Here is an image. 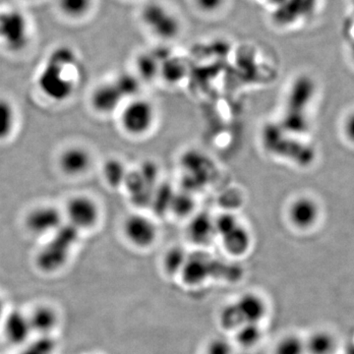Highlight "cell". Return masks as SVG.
Masks as SVG:
<instances>
[{"label":"cell","mask_w":354,"mask_h":354,"mask_svg":"<svg viewBox=\"0 0 354 354\" xmlns=\"http://www.w3.org/2000/svg\"><path fill=\"white\" fill-rule=\"evenodd\" d=\"M100 208L92 198L79 195L71 198L66 206V216L68 223L76 230H90L100 220Z\"/></svg>","instance_id":"obj_8"},{"label":"cell","mask_w":354,"mask_h":354,"mask_svg":"<svg viewBox=\"0 0 354 354\" xmlns=\"http://www.w3.org/2000/svg\"><path fill=\"white\" fill-rule=\"evenodd\" d=\"M30 41V25L19 10L9 9L0 12V43L12 53H20Z\"/></svg>","instance_id":"obj_4"},{"label":"cell","mask_w":354,"mask_h":354,"mask_svg":"<svg viewBox=\"0 0 354 354\" xmlns=\"http://www.w3.org/2000/svg\"><path fill=\"white\" fill-rule=\"evenodd\" d=\"M79 232L69 223L55 232L37 256L39 269L44 272H55L62 269L68 262L72 249L78 241Z\"/></svg>","instance_id":"obj_2"},{"label":"cell","mask_w":354,"mask_h":354,"mask_svg":"<svg viewBox=\"0 0 354 354\" xmlns=\"http://www.w3.org/2000/svg\"><path fill=\"white\" fill-rule=\"evenodd\" d=\"M200 10L205 13H215L220 10L225 0H194Z\"/></svg>","instance_id":"obj_28"},{"label":"cell","mask_w":354,"mask_h":354,"mask_svg":"<svg viewBox=\"0 0 354 354\" xmlns=\"http://www.w3.org/2000/svg\"><path fill=\"white\" fill-rule=\"evenodd\" d=\"M216 234L223 239L227 253L241 256L250 248L251 236L245 227L232 216H223L215 221Z\"/></svg>","instance_id":"obj_7"},{"label":"cell","mask_w":354,"mask_h":354,"mask_svg":"<svg viewBox=\"0 0 354 354\" xmlns=\"http://www.w3.org/2000/svg\"><path fill=\"white\" fill-rule=\"evenodd\" d=\"M29 315L32 333L38 335H48L58 325V314L50 305H39Z\"/></svg>","instance_id":"obj_16"},{"label":"cell","mask_w":354,"mask_h":354,"mask_svg":"<svg viewBox=\"0 0 354 354\" xmlns=\"http://www.w3.org/2000/svg\"><path fill=\"white\" fill-rule=\"evenodd\" d=\"M94 0H57V6L60 12L66 17L82 18L92 9Z\"/></svg>","instance_id":"obj_23"},{"label":"cell","mask_w":354,"mask_h":354,"mask_svg":"<svg viewBox=\"0 0 354 354\" xmlns=\"http://www.w3.org/2000/svg\"><path fill=\"white\" fill-rule=\"evenodd\" d=\"M317 0H283L272 8V18L277 24L288 26L309 16L316 7Z\"/></svg>","instance_id":"obj_12"},{"label":"cell","mask_w":354,"mask_h":354,"mask_svg":"<svg viewBox=\"0 0 354 354\" xmlns=\"http://www.w3.org/2000/svg\"><path fill=\"white\" fill-rule=\"evenodd\" d=\"M141 16L144 24L160 38H176L180 32V22L176 14L158 2L146 4L142 9Z\"/></svg>","instance_id":"obj_5"},{"label":"cell","mask_w":354,"mask_h":354,"mask_svg":"<svg viewBox=\"0 0 354 354\" xmlns=\"http://www.w3.org/2000/svg\"><path fill=\"white\" fill-rule=\"evenodd\" d=\"M232 304L242 325L246 323L261 324L268 313L267 302L257 293L242 295Z\"/></svg>","instance_id":"obj_13"},{"label":"cell","mask_w":354,"mask_h":354,"mask_svg":"<svg viewBox=\"0 0 354 354\" xmlns=\"http://www.w3.org/2000/svg\"><path fill=\"white\" fill-rule=\"evenodd\" d=\"M215 221L209 220L207 216H198L192 221L188 227V236L197 244H208L215 237Z\"/></svg>","instance_id":"obj_18"},{"label":"cell","mask_w":354,"mask_h":354,"mask_svg":"<svg viewBox=\"0 0 354 354\" xmlns=\"http://www.w3.org/2000/svg\"><path fill=\"white\" fill-rule=\"evenodd\" d=\"M337 346V339L329 330H315L305 339L306 354H334Z\"/></svg>","instance_id":"obj_17"},{"label":"cell","mask_w":354,"mask_h":354,"mask_svg":"<svg viewBox=\"0 0 354 354\" xmlns=\"http://www.w3.org/2000/svg\"><path fill=\"white\" fill-rule=\"evenodd\" d=\"M274 354H306L305 339L295 334L286 335L274 346Z\"/></svg>","instance_id":"obj_25"},{"label":"cell","mask_w":354,"mask_h":354,"mask_svg":"<svg viewBox=\"0 0 354 354\" xmlns=\"http://www.w3.org/2000/svg\"><path fill=\"white\" fill-rule=\"evenodd\" d=\"M235 341L242 348H251L257 346L263 337L261 324L246 323L235 330Z\"/></svg>","instance_id":"obj_19"},{"label":"cell","mask_w":354,"mask_h":354,"mask_svg":"<svg viewBox=\"0 0 354 354\" xmlns=\"http://www.w3.org/2000/svg\"><path fill=\"white\" fill-rule=\"evenodd\" d=\"M16 124V111L8 100L0 97V141L12 134Z\"/></svg>","instance_id":"obj_20"},{"label":"cell","mask_w":354,"mask_h":354,"mask_svg":"<svg viewBox=\"0 0 354 354\" xmlns=\"http://www.w3.org/2000/svg\"><path fill=\"white\" fill-rule=\"evenodd\" d=\"M1 323L6 339L15 346H24L34 334L29 315L20 310H13L6 314Z\"/></svg>","instance_id":"obj_11"},{"label":"cell","mask_w":354,"mask_h":354,"mask_svg":"<svg viewBox=\"0 0 354 354\" xmlns=\"http://www.w3.org/2000/svg\"><path fill=\"white\" fill-rule=\"evenodd\" d=\"M58 164L66 176H78L88 171L92 164V157L83 147L72 146L60 153Z\"/></svg>","instance_id":"obj_14"},{"label":"cell","mask_w":354,"mask_h":354,"mask_svg":"<svg viewBox=\"0 0 354 354\" xmlns=\"http://www.w3.org/2000/svg\"><path fill=\"white\" fill-rule=\"evenodd\" d=\"M344 130H346V134L348 135V138L351 141H354V113L351 114L346 120Z\"/></svg>","instance_id":"obj_29"},{"label":"cell","mask_w":354,"mask_h":354,"mask_svg":"<svg viewBox=\"0 0 354 354\" xmlns=\"http://www.w3.org/2000/svg\"><path fill=\"white\" fill-rule=\"evenodd\" d=\"M4 315H6V308H4V301L2 299L1 295H0V322H1L2 319H3Z\"/></svg>","instance_id":"obj_31"},{"label":"cell","mask_w":354,"mask_h":354,"mask_svg":"<svg viewBox=\"0 0 354 354\" xmlns=\"http://www.w3.org/2000/svg\"><path fill=\"white\" fill-rule=\"evenodd\" d=\"M125 239L139 249L152 247L158 237V227L150 216L142 213L131 214L122 223Z\"/></svg>","instance_id":"obj_6"},{"label":"cell","mask_w":354,"mask_h":354,"mask_svg":"<svg viewBox=\"0 0 354 354\" xmlns=\"http://www.w3.org/2000/svg\"><path fill=\"white\" fill-rule=\"evenodd\" d=\"M157 118L158 111L152 102L135 97L123 106L120 124L128 135L143 137L152 132Z\"/></svg>","instance_id":"obj_3"},{"label":"cell","mask_w":354,"mask_h":354,"mask_svg":"<svg viewBox=\"0 0 354 354\" xmlns=\"http://www.w3.org/2000/svg\"><path fill=\"white\" fill-rule=\"evenodd\" d=\"M205 354H234V348L227 339L216 337L209 342Z\"/></svg>","instance_id":"obj_27"},{"label":"cell","mask_w":354,"mask_h":354,"mask_svg":"<svg viewBox=\"0 0 354 354\" xmlns=\"http://www.w3.org/2000/svg\"><path fill=\"white\" fill-rule=\"evenodd\" d=\"M262 1H264L266 2V3L269 4V6L272 7V8H274V7L279 6V4H281V2L283 1V0H262Z\"/></svg>","instance_id":"obj_30"},{"label":"cell","mask_w":354,"mask_h":354,"mask_svg":"<svg viewBox=\"0 0 354 354\" xmlns=\"http://www.w3.org/2000/svg\"><path fill=\"white\" fill-rule=\"evenodd\" d=\"M76 64V55L71 48L62 46L55 50L39 76L41 93L55 102L69 99L75 90V81L70 76V71Z\"/></svg>","instance_id":"obj_1"},{"label":"cell","mask_w":354,"mask_h":354,"mask_svg":"<svg viewBox=\"0 0 354 354\" xmlns=\"http://www.w3.org/2000/svg\"><path fill=\"white\" fill-rule=\"evenodd\" d=\"M286 215L292 227L300 230H307L318 223L320 207L313 198L299 196L295 198L288 204Z\"/></svg>","instance_id":"obj_10"},{"label":"cell","mask_w":354,"mask_h":354,"mask_svg":"<svg viewBox=\"0 0 354 354\" xmlns=\"http://www.w3.org/2000/svg\"><path fill=\"white\" fill-rule=\"evenodd\" d=\"M102 174H104L106 183L111 187H118V186L122 185L127 181L128 176L127 167L120 160H116V158L106 160V164L104 165V169H102Z\"/></svg>","instance_id":"obj_22"},{"label":"cell","mask_w":354,"mask_h":354,"mask_svg":"<svg viewBox=\"0 0 354 354\" xmlns=\"http://www.w3.org/2000/svg\"><path fill=\"white\" fill-rule=\"evenodd\" d=\"M25 225L34 235L53 234L64 225V216L55 207L44 205L32 209L28 214Z\"/></svg>","instance_id":"obj_9"},{"label":"cell","mask_w":354,"mask_h":354,"mask_svg":"<svg viewBox=\"0 0 354 354\" xmlns=\"http://www.w3.org/2000/svg\"><path fill=\"white\" fill-rule=\"evenodd\" d=\"M189 254L186 253L183 248H171V250L165 253L162 266L167 274H180L183 272L184 266L187 262Z\"/></svg>","instance_id":"obj_24"},{"label":"cell","mask_w":354,"mask_h":354,"mask_svg":"<svg viewBox=\"0 0 354 354\" xmlns=\"http://www.w3.org/2000/svg\"><path fill=\"white\" fill-rule=\"evenodd\" d=\"M57 348V339L53 335H38L26 342L21 354H55Z\"/></svg>","instance_id":"obj_21"},{"label":"cell","mask_w":354,"mask_h":354,"mask_svg":"<svg viewBox=\"0 0 354 354\" xmlns=\"http://www.w3.org/2000/svg\"><path fill=\"white\" fill-rule=\"evenodd\" d=\"M116 87L118 88L121 95L123 97H132L133 95H136L138 91V82L134 77L128 75V74H123V75L118 76L116 80L114 81Z\"/></svg>","instance_id":"obj_26"},{"label":"cell","mask_w":354,"mask_h":354,"mask_svg":"<svg viewBox=\"0 0 354 354\" xmlns=\"http://www.w3.org/2000/svg\"><path fill=\"white\" fill-rule=\"evenodd\" d=\"M124 97L115 84L104 83L95 88L91 97L93 108L101 113H111L116 111Z\"/></svg>","instance_id":"obj_15"}]
</instances>
